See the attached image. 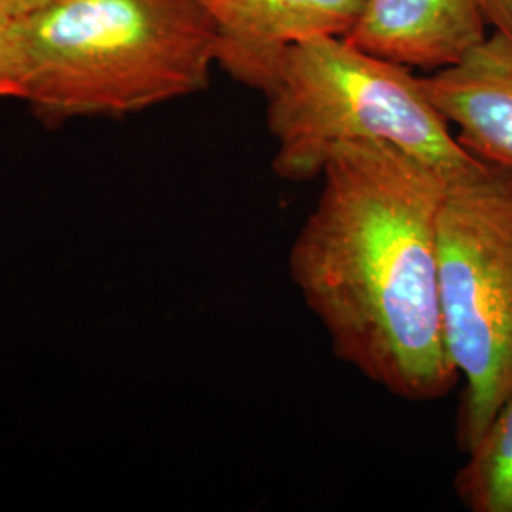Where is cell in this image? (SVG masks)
<instances>
[{"instance_id": "1", "label": "cell", "mask_w": 512, "mask_h": 512, "mask_svg": "<svg viewBox=\"0 0 512 512\" xmlns=\"http://www.w3.org/2000/svg\"><path fill=\"white\" fill-rule=\"evenodd\" d=\"M448 173L380 141L330 152L287 268L332 353L408 403L459 382L439 289L437 220Z\"/></svg>"}, {"instance_id": "2", "label": "cell", "mask_w": 512, "mask_h": 512, "mask_svg": "<svg viewBox=\"0 0 512 512\" xmlns=\"http://www.w3.org/2000/svg\"><path fill=\"white\" fill-rule=\"evenodd\" d=\"M14 44L21 99L55 122L202 92L217 63L198 0H59L16 19Z\"/></svg>"}, {"instance_id": "3", "label": "cell", "mask_w": 512, "mask_h": 512, "mask_svg": "<svg viewBox=\"0 0 512 512\" xmlns=\"http://www.w3.org/2000/svg\"><path fill=\"white\" fill-rule=\"evenodd\" d=\"M266 99L272 171L287 183L319 179L330 152L351 141L393 145L444 173L475 158L431 103L421 76L346 38L294 44Z\"/></svg>"}, {"instance_id": "4", "label": "cell", "mask_w": 512, "mask_h": 512, "mask_svg": "<svg viewBox=\"0 0 512 512\" xmlns=\"http://www.w3.org/2000/svg\"><path fill=\"white\" fill-rule=\"evenodd\" d=\"M444 334L463 391L467 454L512 395V171L473 158L448 173L437 220Z\"/></svg>"}, {"instance_id": "5", "label": "cell", "mask_w": 512, "mask_h": 512, "mask_svg": "<svg viewBox=\"0 0 512 512\" xmlns=\"http://www.w3.org/2000/svg\"><path fill=\"white\" fill-rule=\"evenodd\" d=\"M217 31V63L239 84L270 95L285 55L317 37L346 38L366 0H198Z\"/></svg>"}, {"instance_id": "6", "label": "cell", "mask_w": 512, "mask_h": 512, "mask_svg": "<svg viewBox=\"0 0 512 512\" xmlns=\"http://www.w3.org/2000/svg\"><path fill=\"white\" fill-rule=\"evenodd\" d=\"M456 139L486 164L512 171V37L492 31L459 61L421 76Z\"/></svg>"}, {"instance_id": "7", "label": "cell", "mask_w": 512, "mask_h": 512, "mask_svg": "<svg viewBox=\"0 0 512 512\" xmlns=\"http://www.w3.org/2000/svg\"><path fill=\"white\" fill-rule=\"evenodd\" d=\"M480 0H366L346 40L410 69L439 71L488 35Z\"/></svg>"}, {"instance_id": "8", "label": "cell", "mask_w": 512, "mask_h": 512, "mask_svg": "<svg viewBox=\"0 0 512 512\" xmlns=\"http://www.w3.org/2000/svg\"><path fill=\"white\" fill-rule=\"evenodd\" d=\"M454 494L469 512H512V395L467 452Z\"/></svg>"}, {"instance_id": "9", "label": "cell", "mask_w": 512, "mask_h": 512, "mask_svg": "<svg viewBox=\"0 0 512 512\" xmlns=\"http://www.w3.org/2000/svg\"><path fill=\"white\" fill-rule=\"evenodd\" d=\"M16 19L0 8V97H21L18 55L14 44Z\"/></svg>"}, {"instance_id": "10", "label": "cell", "mask_w": 512, "mask_h": 512, "mask_svg": "<svg viewBox=\"0 0 512 512\" xmlns=\"http://www.w3.org/2000/svg\"><path fill=\"white\" fill-rule=\"evenodd\" d=\"M480 6L492 31L512 37V0H480Z\"/></svg>"}, {"instance_id": "11", "label": "cell", "mask_w": 512, "mask_h": 512, "mask_svg": "<svg viewBox=\"0 0 512 512\" xmlns=\"http://www.w3.org/2000/svg\"><path fill=\"white\" fill-rule=\"evenodd\" d=\"M59 0H0V8H4L14 18H23L29 14H35L42 8H48Z\"/></svg>"}]
</instances>
